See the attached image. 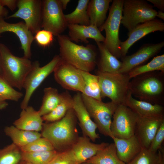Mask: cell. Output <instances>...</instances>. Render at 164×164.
<instances>
[{"label":"cell","mask_w":164,"mask_h":164,"mask_svg":"<svg viewBox=\"0 0 164 164\" xmlns=\"http://www.w3.org/2000/svg\"><path fill=\"white\" fill-rule=\"evenodd\" d=\"M0 76H2V69L1 64V60H0Z\"/></svg>","instance_id":"cell-49"},{"label":"cell","mask_w":164,"mask_h":164,"mask_svg":"<svg viewBox=\"0 0 164 164\" xmlns=\"http://www.w3.org/2000/svg\"><path fill=\"white\" fill-rule=\"evenodd\" d=\"M53 72L55 80L63 88L81 92L84 82L80 70L61 59Z\"/></svg>","instance_id":"cell-13"},{"label":"cell","mask_w":164,"mask_h":164,"mask_svg":"<svg viewBox=\"0 0 164 164\" xmlns=\"http://www.w3.org/2000/svg\"><path fill=\"white\" fill-rule=\"evenodd\" d=\"M61 98L57 106L51 112L42 116L43 121L52 122L58 121L63 118L73 105V98L66 91L61 93Z\"/></svg>","instance_id":"cell-27"},{"label":"cell","mask_w":164,"mask_h":164,"mask_svg":"<svg viewBox=\"0 0 164 164\" xmlns=\"http://www.w3.org/2000/svg\"><path fill=\"white\" fill-rule=\"evenodd\" d=\"M158 31H164V23L155 18L138 25L128 32L127 39L120 43L121 58L126 55L130 47L137 41L150 33Z\"/></svg>","instance_id":"cell-15"},{"label":"cell","mask_w":164,"mask_h":164,"mask_svg":"<svg viewBox=\"0 0 164 164\" xmlns=\"http://www.w3.org/2000/svg\"><path fill=\"white\" fill-rule=\"evenodd\" d=\"M162 149L158 151L159 159L158 164H164V152Z\"/></svg>","instance_id":"cell-44"},{"label":"cell","mask_w":164,"mask_h":164,"mask_svg":"<svg viewBox=\"0 0 164 164\" xmlns=\"http://www.w3.org/2000/svg\"><path fill=\"white\" fill-rule=\"evenodd\" d=\"M17 5L18 10L5 18L22 19L29 30L35 34L42 28V0H18Z\"/></svg>","instance_id":"cell-12"},{"label":"cell","mask_w":164,"mask_h":164,"mask_svg":"<svg viewBox=\"0 0 164 164\" xmlns=\"http://www.w3.org/2000/svg\"><path fill=\"white\" fill-rule=\"evenodd\" d=\"M54 35L50 32L45 29L40 30L37 32L34 36L37 44L45 47L50 46L53 40Z\"/></svg>","instance_id":"cell-39"},{"label":"cell","mask_w":164,"mask_h":164,"mask_svg":"<svg viewBox=\"0 0 164 164\" xmlns=\"http://www.w3.org/2000/svg\"><path fill=\"white\" fill-rule=\"evenodd\" d=\"M2 77L0 76V97L5 101H19L23 93L15 89Z\"/></svg>","instance_id":"cell-36"},{"label":"cell","mask_w":164,"mask_h":164,"mask_svg":"<svg viewBox=\"0 0 164 164\" xmlns=\"http://www.w3.org/2000/svg\"><path fill=\"white\" fill-rule=\"evenodd\" d=\"M61 59L64 61L83 71L90 72L97 63L96 47L89 44L86 46L73 42L68 36L60 34L57 36Z\"/></svg>","instance_id":"cell-2"},{"label":"cell","mask_w":164,"mask_h":164,"mask_svg":"<svg viewBox=\"0 0 164 164\" xmlns=\"http://www.w3.org/2000/svg\"><path fill=\"white\" fill-rule=\"evenodd\" d=\"M102 98L107 97L118 105L124 104L129 91L130 80L128 73H103L98 70Z\"/></svg>","instance_id":"cell-5"},{"label":"cell","mask_w":164,"mask_h":164,"mask_svg":"<svg viewBox=\"0 0 164 164\" xmlns=\"http://www.w3.org/2000/svg\"><path fill=\"white\" fill-rule=\"evenodd\" d=\"M159 159L158 151L154 152L142 148L137 155L127 164H158Z\"/></svg>","instance_id":"cell-35"},{"label":"cell","mask_w":164,"mask_h":164,"mask_svg":"<svg viewBox=\"0 0 164 164\" xmlns=\"http://www.w3.org/2000/svg\"><path fill=\"white\" fill-rule=\"evenodd\" d=\"M4 18L0 17V37L1 34L5 32L15 33L20 40L21 48L24 52L23 56L30 59L32 55L31 45L34 40L33 35L29 30L24 22L10 23L6 22Z\"/></svg>","instance_id":"cell-18"},{"label":"cell","mask_w":164,"mask_h":164,"mask_svg":"<svg viewBox=\"0 0 164 164\" xmlns=\"http://www.w3.org/2000/svg\"><path fill=\"white\" fill-rule=\"evenodd\" d=\"M157 11L144 0H124L121 24L128 32L138 25L156 18Z\"/></svg>","instance_id":"cell-8"},{"label":"cell","mask_w":164,"mask_h":164,"mask_svg":"<svg viewBox=\"0 0 164 164\" xmlns=\"http://www.w3.org/2000/svg\"><path fill=\"white\" fill-rule=\"evenodd\" d=\"M156 71L144 73L132 78L130 82L129 91L133 96L152 104L162 105L161 101L164 90V73Z\"/></svg>","instance_id":"cell-4"},{"label":"cell","mask_w":164,"mask_h":164,"mask_svg":"<svg viewBox=\"0 0 164 164\" xmlns=\"http://www.w3.org/2000/svg\"><path fill=\"white\" fill-rule=\"evenodd\" d=\"M67 28L69 30L68 37L72 41L88 43V39H93L95 42L104 43L105 41V37L95 26L69 24L68 25Z\"/></svg>","instance_id":"cell-20"},{"label":"cell","mask_w":164,"mask_h":164,"mask_svg":"<svg viewBox=\"0 0 164 164\" xmlns=\"http://www.w3.org/2000/svg\"><path fill=\"white\" fill-rule=\"evenodd\" d=\"M8 105V103L5 101L0 97V109L4 108Z\"/></svg>","instance_id":"cell-46"},{"label":"cell","mask_w":164,"mask_h":164,"mask_svg":"<svg viewBox=\"0 0 164 164\" xmlns=\"http://www.w3.org/2000/svg\"><path fill=\"white\" fill-rule=\"evenodd\" d=\"M71 149L62 152H58L49 164H78Z\"/></svg>","instance_id":"cell-38"},{"label":"cell","mask_w":164,"mask_h":164,"mask_svg":"<svg viewBox=\"0 0 164 164\" xmlns=\"http://www.w3.org/2000/svg\"><path fill=\"white\" fill-rule=\"evenodd\" d=\"M84 104L101 134L113 139L110 126L118 105L111 101L104 103L81 94Z\"/></svg>","instance_id":"cell-7"},{"label":"cell","mask_w":164,"mask_h":164,"mask_svg":"<svg viewBox=\"0 0 164 164\" xmlns=\"http://www.w3.org/2000/svg\"><path fill=\"white\" fill-rule=\"evenodd\" d=\"M112 139L119 159L126 164L132 160L142 148L135 135L128 138L114 137Z\"/></svg>","instance_id":"cell-21"},{"label":"cell","mask_w":164,"mask_h":164,"mask_svg":"<svg viewBox=\"0 0 164 164\" xmlns=\"http://www.w3.org/2000/svg\"><path fill=\"white\" fill-rule=\"evenodd\" d=\"M112 0H91L87 6V12L90 24L98 28L106 19L107 14Z\"/></svg>","instance_id":"cell-25"},{"label":"cell","mask_w":164,"mask_h":164,"mask_svg":"<svg viewBox=\"0 0 164 164\" xmlns=\"http://www.w3.org/2000/svg\"><path fill=\"white\" fill-rule=\"evenodd\" d=\"M124 104L140 117L164 116V108L162 105L138 100L134 98L130 91L125 98Z\"/></svg>","instance_id":"cell-22"},{"label":"cell","mask_w":164,"mask_h":164,"mask_svg":"<svg viewBox=\"0 0 164 164\" xmlns=\"http://www.w3.org/2000/svg\"><path fill=\"white\" fill-rule=\"evenodd\" d=\"M42 28L54 36L61 34L67 28L60 0H42Z\"/></svg>","instance_id":"cell-11"},{"label":"cell","mask_w":164,"mask_h":164,"mask_svg":"<svg viewBox=\"0 0 164 164\" xmlns=\"http://www.w3.org/2000/svg\"><path fill=\"white\" fill-rule=\"evenodd\" d=\"M22 153L20 148L12 143L0 149V164H19Z\"/></svg>","instance_id":"cell-33"},{"label":"cell","mask_w":164,"mask_h":164,"mask_svg":"<svg viewBox=\"0 0 164 164\" xmlns=\"http://www.w3.org/2000/svg\"><path fill=\"white\" fill-rule=\"evenodd\" d=\"M43 121L38 111L28 106L22 109L19 117L14 122V125L23 130L39 132L42 130Z\"/></svg>","instance_id":"cell-23"},{"label":"cell","mask_w":164,"mask_h":164,"mask_svg":"<svg viewBox=\"0 0 164 164\" xmlns=\"http://www.w3.org/2000/svg\"><path fill=\"white\" fill-rule=\"evenodd\" d=\"M139 117L137 114L125 105H118L110 126L114 137L128 138L134 135Z\"/></svg>","instance_id":"cell-10"},{"label":"cell","mask_w":164,"mask_h":164,"mask_svg":"<svg viewBox=\"0 0 164 164\" xmlns=\"http://www.w3.org/2000/svg\"><path fill=\"white\" fill-rule=\"evenodd\" d=\"M20 148L22 152H37L55 150L49 141L41 137Z\"/></svg>","instance_id":"cell-37"},{"label":"cell","mask_w":164,"mask_h":164,"mask_svg":"<svg viewBox=\"0 0 164 164\" xmlns=\"http://www.w3.org/2000/svg\"><path fill=\"white\" fill-rule=\"evenodd\" d=\"M147 1L152 3L155 7L158 8L159 10L164 11V0H147Z\"/></svg>","instance_id":"cell-42"},{"label":"cell","mask_w":164,"mask_h":164,"mask_svg":"<svg viewBox=\"0 0 164 164\" xmlns=\"http://www.w3.org/2000/svg\"><path fill=\"white\" fill-rule=\"evenodd\" d=\"M0 57L3 77L12 87L21 90L32 62L24 56L14 55L2 43H0Z\"/></svg>","instance_id":"cell-3"},{"label":"cell","mask_w":164,"mask_h":164,"mask_svg":"<svg viewBox=\"0 0 164 164\" xmlns=\"http://www.w3.org/2000/svg\"><path fill=\"white\" fill-rule=\"evenodd\" d=\"M73 98L72 108L79 121V125L84 136L88 137L93 142L99 138L96 132L97 127L92 120L83 101L81 93L77 92Z\"/></svg>","instance_id":"cell-17"},{"label":"cell","mask_w":164,"mask_h":164,"mask_svg":"<svg viewBox=\"0 0 164 164\" xmlns=\"http://www.w3.org/2000/svg\"><path fill=\"white\" fill-rule=\"evenodd\" d=\"M16 0H0V4L3 7L7 6L12 11L17 7Z\"/></svg>","instance_id":"cell-41"},{"label":"cell","mask_w":164,"mask_h":164,"mask_svg":"<svg viewBox=\"0 0 164 164\" xmlns=\"http://www.w3.org/2000/svg\"><path fill=\"white\" fill-rule=\"evenodd\" d=\"M19 164H32L24 160H22Z\"/></svg>","instance_id":"cell-48"},{"label":"cell","mask_w":164,"mask_h":164,"mask_svg":"<svg viewBox=\"0 0 164 164\" xmlns=\"http://www.w3.org/2000/svg\"><path fill=\"white\" fill-rule=\"evenodd\" d=\"M123 2L124 0L112 1L107 19L98 28L101 32L104 30L105 32V40L103 43L109 51L118 59L121 57L119 31Z\"/></svg>","instance_id":"cell-6"},{"label":"cell","mask_w":164,"mask_h":164,"mask_svg":"<svg viewBox=\"0 0 164 164\" xmlns=\"http://www.w3.org/2000/svg\"><path fill=\"white\" fill-rule=\"evenodd\" d=\"M164 121V116H139L135 135L142 148L149 149L159 128Z\"/></svg>","instance_id":"cell-16"},{"label":"cell","mask_w":164,"mask_h":164,"mask_svg":"<svg viewBox=\"0 0 164 164\" xmlns=\"http://www.w3.org/2000/svg\"><path fill=\"white\" fill-rule=\"evenodd\" d=\"M8 10L0 4V17L5 18L8 16Z\"/></svg>","instance_id":"cell-43"},{"label":"cell","mask_w":164,"mask_h":164,"mask_svg":"<svg viewBox=\"0 0 164 164\" xmlns=\"http://www.w3.org/2000/svg\"><path fill=\"white\" fill-rule=\"evenodd\" d=\"M89 1V0H79L76 9L73 12L64 14L68 25L78 24L88 26L90 25L87 12Z\"/></svg>","instance_id":"cell-30"},{"label":"cell","mask_w":164,"mask_h":164,"mask_svg":"<svg viewBox=\"0 0 164 164\" xmlns=\"http://www.w3.org/2000/svg\"><path fill=\"white\" fill-rule=\"evenodd\" d=\"M4 132L11 138L12 143L20 148L42 136L39 132L20 129L14 125L6 126Z\"/></svg>","instance_id":"cell-26"},{"label":"cell","mask_w":164,"mask_h":164,"mask_svg":"<svg viewBox=\"0 0 164 164\" xmlns=\"http://www.w3.org/2000/svg\"><path fill=\"white\" fill-rule=\"evenodd\" d=\"M82 164V163H79V164Z\"/></svg>","instance_id":"cell-51"},{"label":"cell","mask_w":164,"mask_h":164,"mask_svg":"<svg viewBox=\"0 0 164 164\" xmlns=\"http://www.w3.org/2000/svg\"><path fill=\"white\" fill-rule=\"evenodd\" d=\"M63 10L66 9L68 3L70 1V0H60Z\"/></svg>","instance_id":"cell-45"},{"label":"cell","mask_w":164,"mask_h":164,"mask_svg":"<svg viewBox=\"0 0 164 164\" xmlns=\"http://www.w3.org/2000/svg\"><path fill=\"white\" fill-rule=\"evenodd\" d=\"M84 164H94L89 163V162H84Z\"/></svg>","instance_id":"cell-50"},{"label":"cell","mask_w":164,"mask_h":164,"mask_svg":"<svg viewBox=\"0 0 164 164\" xmlns=\"http://www.w3.org/2000/svg\"><path fill=\"white\" fill-rule=\"evenodd\" d=\"M43 91L42 104L38 111L41 117L53 111L58 105L61 98V93L55 88L51 87L45 88Z\"/></svg>","instance_id":"cell-31"},{"label":"cell","mask_w":164,"mask_h":164,"mask_svg":"<svg viewBox=\"0 0 164 164\" xmlns=\"http://www.w3.org/2000/svg\"><path fill=\"white\" fill-rule=\"evenodd\" d=\"M164 139V121L159 128L148 149L154 152L162 149V144Z\"/></svg>","instance_id":"cell-40"},{"label":"cell","mask_w":164,"mask_h":164,"mask_svg":"<svg viewBox=\"0 0 164 164\" xmlns=\"http://www.w3.org/2000/svg\"><path fill=\"white\" fill-rule=\"evenodd\" d=\"M95 42L100 55L99 59L97 61V70L103 73L118 72L122 65L121 62L109 51L103 43Z\"/></svg>","instance_id":"cell-24"},{"label":"cell","mask_w":164,"mask_h":164,"mask_svg":"<svg viewBox=\"0 0 164 164\" xmlns=\"http://www.w3.org/2000/svg\"><path fill=\"white\" fill-rule=\"evenodd\" d=\"M164 46V42L148 43L142 45L135 53L122 57V65L118 73H128L159 53Z\"/></svg>","instance_id":"cell-14"},{"label":"cell","mask_w":164,"mask_h":164,"mask_svg":"<svg viewBox=\"0 0 164 164\" xmlns=\"http://www.w3.org/2000/svg\"><path fill=\"white\" fill-rule=\"evenodd\" d=\"M86 162L94 164H126L119 159L114 143L109 144Z\"/></svg>","instance_id":"cell-28"},{"label":"cell","mask_w":164,"mask_h":164,"mask_svg":"<svg viewBox=\"0 0 164 164\" xmlns=\"http://www.w3.org/2000/svg\"><path fill=\"white\" fill-rule=\"evenodd\" d=\"M84 82L81 93L87 96L101 101L102 98L98 76L90 72L80 70Z\"/></svg>","instance_id":"cell-29"},{"label":"cell","mask_w":164,"mask_h":164,"mask_svg":"<svg viewBox=\"0 0 164 164\" xmlns=\"http://www.w3.org/2000/svg\"><path fill=\"white\" fill-rule=\"evenodd\" d=\"M156 17L162 20H164V13L163 12L159 10L157 11Z\"/></svg>","instance_id":"cell-47"},{"label":"cell","mask_w":164,"mask_h":164,"mask_svg":"<svg viewBox=\"0 0 164 164\" xmlns=\"http://www.w3.org/2000/svg\"><path fill=\"white\" fill-rule=\"evenodd\" d=\"M77 119L73 109L71 108L61 119L43 123L41 135L49 141L57 151L69 149L79 137Z\"/></svg>","instance_id":"cell-1"},{"label":"cell","mask_w":164,"mask_h":164,"mask_svg":"<svg viewBox=\"0 0 164 164\" xmlns=\"http://www.w3.org/2000/svg\"><path fill=\"white\" fill-rule=\"evenodd\" d=\"M90 140L86 136L79 137L71 148L78 163L86 162L109 144L104 142L95 144L91 142Z\"/></svg>","instance_id":"cell-19"},{"label":"cell","mask_w":164,"mask_h":164,"mask_svg":"<svg viewBox=\"0 0 164 164\" xmlns=\"http://www.w3.org/2000/svg\"><path fill=\"white\" fill-rule=\"evenodd\" d=\"M59 55H55L52 60L44 66L41 67L38 61L32 62V67L24 81L23 88L25 90L23 99L20 104L22 109L28 106L34 91L44 80L54 70L60 60Z\"/></svg>","instance_id":"cell-9"},{"label":"cell","mask_w":164,"mask_h":164,"mask_svg":"<svg viewBox=\"0 0 164 164\" xmlns=\"http://www.w3.org/2000/svg\"><path fill=\"white\" fill-rule=\"evenodd\" d=\"M56 150L37 152H22V159L32 164H49L58 152Z\"/></svg>","instance_id":"cell-34"},{"label":"cell","mask_w":164,"mask_h":164,"mask_svg":"<svg viewBox=\"0 0 164 164\" xmlns=\"http://www.w3.org/2000/svg\"><path fill=\"white\" fill-rule=\"evenodd\" d=\"M160 71L164 72V55L154 57L146 64L139 66L132 70L128 73L131 79L140 75L149 72Z\"/></svg>","instance_id":"cell-32"}]
</instances>
